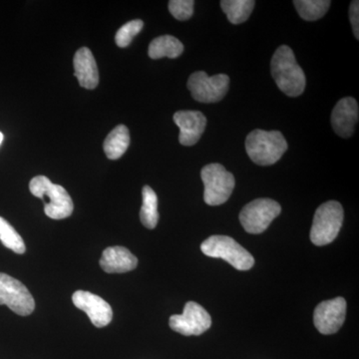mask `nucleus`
Returning <instances> with one entry per match:
<instances>
[{
  "mask_svg": "<svg viewBox=\"0 0 359 359\" xmlns=\"http://www.w3.org/2000/svg\"><path fill=\"white\" fill-rule=\"evenodd\" d=\"M271 75L280 91L290 97H297L304 93L306 79L304 70L297 65V59L290 47L282 45L271 58Z\"/></svg>",
  "mask_w": 359,
  "mask_h": 359,
  "instance_id": "1",
  "label": "nucleus"
},
{
  "mask_svg": "<svg viewBox=\"0 0 359 359\" xmlns=\"http://www.w3.org/2000/svg\"><path fill=\"white\" fill-rule=\"evenodd\" d=\"M287 147V142L280 131L254 130L245 139V151L250 159L259 166L276 164Z\"/></svg>",
  "mask_w": 359,
  "mask_h": 359,
  "instance_id": "2",
  "label": "nucleus"
},
{
  "mask_svg": "<svg viewBox=\"0 0 359 359\" xmlns=\"http://www.w3.org/2000/svg\"><path fill=\"white\" fill-rule=\"evenodd\" d=\"M29 190L33 196L44 201V212L53 219L68 218L74 205L69 194L62 186L55 185L45 176L34 177L30 181Z\"/></svg>",
  "mask_w": 359,
  "mask_h": 359,
  "instance_id": "3",
  "label": "nucleus"
},
{
  "mask_svg": "<svg viewBox=\"0 0 359 359\" xmlns=\"http://www.w3.org/2000/svg\"><path fill=\"white\" fill-rule=\"evenodd\" d=\"M205 256L228 262L238 271H248L255 264L252 255L233 238L228 236H212L201 245Z\"/></svg>",
  "mask_w": 359,
  "mask_h": 359,
  "instance_id": "4",
  "label": "nucleus"
},
{
  "mask_svg": "<svg viewBox=\"0 0 359 359\" xmlns=\"http://www.w3.org/2000/svg\"><path fill=\"white\" fill-rule=\"evenodd\" d=\"M344 223V209L339 202L320 205L313 217L311 240L313 245H327L334 242Z\"/></svg>",
  "mask_w": 359,
  "mask_h": 359,
  "instance_id": "5",
  "label": "nucleus"
},
{
  "mask_svg": "<svg viewBox=\"0 0 359 359\" xmlns=\"http://www.w3.org/2000/svg\"><path fill=\"white\" fill-rule=\"evenodd\" d=\"M204 183V201L209 205H223L230 199L236 181L233 175L218 163L207 165L201 172Z\"/></svg>",
  "mask_w": 359,
  "mask_h": 359,
  "instance_id": "6",
  "label": "nucleus"
},
{
  "mask_svg": "<svg viewBox=\"0 0 359 359\" xmlns=\"http://www.w3.org/2000/svg\"><path fill=\"white\" fill-rule=\"evenodd\" d=\"M230 78L226 74L209 76L204 71L193 73L187 87L193 98L201 103H216L228 93Z\"/></svg>",
  "mask_w": 359,
  "mask_h": 359,
  "instance_id": "7",
  "label": "nucleus"
},
{
  "mask_svg": "<svg viewBox=\"0 0 359 359\" xmlns=\"http://www.w3.org/2000/svg\"><path fill=\"white\" fill-rule=\"evenodd\" d=\"M282 208L271 199H257L243 208L240 212V222L245 231L250 233H262L280 214Z\"/></svg>",
  "mask_w": 359,
  "mask_h": 359,
  "instance_id": "8",
  "label": "nucleus"
},
{
  "mask_svg": "<svg viewBox=\"0 0 359 359\" xmlns=\"http://www.w3.org/2000/svg\"><path fill=\"white\" fill-rule=\"evenodd\" d=\"M0 306H7L14 313L26 316L34 311L35 302L22 283L0 273Z\"/></svg>",
  "mask_w": 359,
  "mask_h": 359,
  "instance_id": "9",
  "label": "nucleus"
},
{
  "mask_svg": "<svg viewBox=\"0 0 359 359\" xmlns=\"http://www.w3.org/2000/svg\"><path fill=\"white\" fill-rule=\"evenodd\" d=\"M170 327L174 332L190 337L207 332L212 325L209 313L195 302H187L183 313L174 314L170 318Z\"/></svg>",
  "mask_w": 359,
  "mask_h": 359,
  "instance_id": "10",
  "label": "nucleus"
},
{
  "mask_svg": "<svg viewBox=\"0 0 359 359\" xmlns=\"http://www.w3.org/2000/svg\"><path fill=\"white\" fill-rule=\"evenodd\" d=\"M346 316V302L344 297L323 302L314 309V325L320 334H334L344 325Z\"/></svg>",
  "mask_w": 359,
  "mask_h": 359,
  "instance_id": "11",
  "label": "nucleus"
},
{
  "mask_svg": "<svg viewBox=\"0 0 359 359\" xmlns=\"http://www.w3.org/2000/svg\"><path fill=\"white\" fill-rule=\"evenodd\" d=\"M72 302L77 309H81L88 316L96 327H106L112 320L113 311L110 304L98 295L84 290H77L72 295Z\"/></svg>",
  "mask_w": 359,
  "mask_h": 359,
  "instance_id": "12",
  "label": "nucleus"
},
{
  "mask_svg": "<svg viewBox=\"0 0 359 359\" xmlns=\"http://www.w3.org/2000/svg\"><path fill=\"white\" fill-rule=\"evenodd\" d=\"M174 122L180 128V143L184 146L197 144L207 125V119L200 111H178L175 113Z\"/></svg>",
  "mask_w": 359,
  "mask_h": 359,
  "instance_id": "13",
  "label": "nucleus"
},
{
  "mask_svg": "<svg viewBox=\"0 0 359 359\" xmlns=\"http://www.w3.org/2000/svg\"><path fill=\"white\" fill-rule=\"evenodd\" d=\"M358 103L353 97L340 99L332 113V125L335 133L342 138L353 136L358 122Z\"/></svg>",
  "mask_w": 359,
  "mask_h": 359,
  "instance_id": "14",
  "label": "nucleus"
},
{
  "mask_svg": "<svg viewBox=\"0 0 359 359\" xmlns=\"http://www.w3.org/2000/svg\"><path fill=\"white\" fill-rule=\"evenodd\" d=\"M138 264V259L124 247H109L104 250L100 259V266L108 273H122L133 271Z\"/></svg>",
  "mask_w": 359,
  "mask_h": 359,
  "instance_id": "15",
  "label": "nucleus"
},
{
  "mask_svg": "<svg viewBox=\"0 0 359 359\" xmlns=\"http://www.w3.org/2000/svg\"><path fill=\"white\" fill-rule=\"evenodd\" d=\"M73 65L80 86L90 90L96 88L99 83V72L91 50L86 47L77 50L73 59Z\"/></svg>",
  "mask_w": 359,
  "mask_h": 359,
  "instance_id": "16",
  "label": "nucleus"
},
{
  "mask_svg": "<svg viewBox=\"0 0 359 359\" xmlns=\"http://www.w3.org/2000/svg\"><path fill=\"white\" fill-rule=\"evenodd\" d=\"M184 45L172 35H163L157 37L149 45V57L160 59L163 57L177 58L182 55Z\"/></svg>",
  "mask_w": 359,
  "mask_h": 359,
  "instance_id": "17",
  "label": "nucleus"
},
{
  "mask_svg": "<svg viewBox=\"0 0 359 359\" xmlns=\"http://www.w3.org/2000/svg\"><path fill=\"white\" fill-rule=\"evenodd\" d=\"M130 145L129 130L119 125L111 131L104 142V152L110 160H117L126 152Z\"/></svg>",
  "mask_w": 359,
  "mask_h": 359,
  "instance_id": "18",
  "label": "nucleus"
},
{
  "mask_svg": "<svg viewBox=\"0 0 359 359\" xmlns=\"http://www.w3.org/2000/svg\"><path fill=\"white\" fill-rule=\"evenodd\" d=\"M256 2L254 0H223L221 7L229 21L233 25H241L249 20Z\"/></svg>",
  "mask_w": 359,
  "mask_h": 359,
  "instance_id": "19",
  "label": "nucleus"
},
{
  "mask_svg": "<svg viewBox=\"0 0 359 359\" xmlns=\"http://www.w3.org/2000/svg\"><path fill=\"white\" fill-rule=\"evenodd\" d=\"M142 197H143V204L140 211L142 224L146 228L153 230L159 221L157 195L151 187L145 186L142 191Z\"/></svg>",
  "mask_w": 359,
  "mask_h": 359,
  "instance_id": "20",
  "label": "nucleus"
},
{
  "mask_svg": "<svg viewBox=\"0 0 359 359\" xmlns=\"http://www.w3.org/2000/svg\"><path fill=\"white\" fill-rule=\"evenodd\" d=\"M294 4L302 20L316 21L325 15L332 2L330 0H294Z\"/></svg>",
  "mask_w": 359,
  "mask_h": 359,
  "instance_id": "21",
  "label": "nucleus"
},
{
  "mask_svg": "<svg viewBox=\"0 0 359 359\" xmlns=\"http://www.w3.org/2000/svg\"><path fill=\"white\" fill-rule=\"evenodd\" d=\"M0 241L7 249L13 250L16 254H25L26 250L25 241L15 229L1 217H0Z\"/></svg>",
  "mask_w": 359,
  "mask_h": 359,
  "instance_id": "22",
  "label": "nucleus"
},
{
  "mask_svg": "<svg viewBox=\"0 0 359 359\" xmlns=\"http://www.w3.org/2000/svg\"><path fill=\"white\" fill-rule=\"evenodd\" d=\"M144 22L140 20H132L122 26L117 33H116V44L119 47L129 46L134 37L141 32L143 28Z\"/></svg>",
  "mask_w": 359,
  "mask_h": 359,
  "instance_id": "23",
  "label": "nucleus"
},
{
  "mask_svg": "<svg viewBox=\"0 0 359 359\" xmlns=\"http://www.w3.org/2000/svg\"><path fill=\"white\" fill-rule=\"evenodd\" d=\"M194 4L193 0H171L169 2L170 13L178 20H190L194 13Z\"/></svg>",
  "mask_w": 359,
  "mask_h": 359,
  "instance_id": "24",
  "label": "nucleus"
},
{
  "mask_svg": "<svg viewBox=\"0 0 359 359\" xmlns=\"http://www.w3.org/2000/svg\"><path fill=\"white\" fill-rule=\"evenodd\" d=\"M349 18L353 25V34L356 39H359V2L358 0L351 2L349 7Z\"/></svg>",
  "mask_w": 359,
  "mask_h": 359,
  "instance_id": "25",
  "label": "nucleus"
},
{
  "mask_svg": "<svg viewBox=\"0 0 359 359\" xmlns=\"http://www.w3.org/2000/svg\"><path fill=\"white\" fill-rule=\"evenodd\" d=\"M2 141H4V134L0 132V145H1Z\"/></svg>",
  "mask_w": 359,
  "mask_h": 359,
  "instance_id": "26",
  "label": "nucleus"
}]
</instances>
